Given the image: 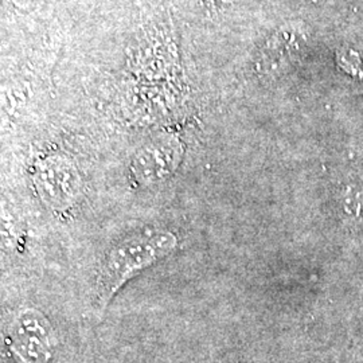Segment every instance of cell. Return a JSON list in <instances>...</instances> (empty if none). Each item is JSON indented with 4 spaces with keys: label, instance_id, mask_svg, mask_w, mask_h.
<instances>
[{
    "label": "cell",
    "instance_id": "obj_1",
    "mask_svg": "<svg viewBox=\"0 0 363 363\" xmlns=\"http://www.w3.org/2000/svg\"><path fill=\"white\" fill-rule=\"evenodd\" d=\"M178 247V237L169 230L147 228L127 234L105 255L99 277V301L104 307L118 291L139 273L171 256Z\"/></svg>",
    "mask_w": 363,
    "mask_h": 363
},
{
    "label": "cell",
    "instance_id": "obj_2",
    "mask_svg": "<svg viewBox=\"0 0 363 363\" xmlns=\"http://www.w3.org/2000/svg\"><path fill=\"white\" fill-rule=\"evenodd\" d=\"M9 347L19 363H49L52 354V325L35 308L13 313L9 331Z\"/></svg>",
    "mask_w": 363,
    "mask_h": 363
},
{
    "label": "cell",
    "instance_id": "obj_3",
    "mask_svg": "<svg viewBox=\"0 0 363 363\" xmlns=\"http://www.w3.org/2000/svg\"><path fill=\"white\" fill-rule=\"evenodd\" d=\"M33 178L37 193L48 208L67 211L77 203L81 178L73 162L65 156H48L39 160Z\"/></svg>",
    "mask_w": 363,
    "mask_h": 363
},
{
    "label": "cell",
    "instance_id": "obj_4",
    "mask_svg": "<svg viewBox=\"0 0 363 363\" xmlns=\"http://www.w3.org/2000/svg\"><path fill=\"white\" fill-rule=\"evenodd\" d=\"M181 156V144L175 138H156L133 156L132 175L138 184L143 186L166 179L178 167Z\"/></svg>",
    "mask_w": 363,
    "mask_h": 363
},
{
    "label": "cell",
    "instance_id": "obj_5",
    "mask_svg": "<svg viewBox=\"0 0 363 363\" xmlns=\"http://www.w3.org/2000/svg\"><path fill=\"white\" fill-rule=\"evenodd\" d=\"M333 206L340 226L363 238V177L347 174L339 178L333 191Z\"/></svg>",
    "mask_w": 363,
    "mask_h": 363
},
{
    "label": "cell",
    "instance_id": "obj_6",
    "mask_svg": "<svg viewBox=\"0 0 363 363\" xmlns=\"http://www.w3.org/2000/svg\"><path fill=\"white\" fill-rule=\"evenodd\" d=\"M307 33L298 25H289L277 30L264 46L259 66L264 72H277L298 58L301 48L307 43Z\"/></svg>",
    "mask_w": 363,
    "mask_h": 363
},
{
    "label": "cell",
    "instance_id": "obj_7",
    "mask_svg": "<svg viewBox=\"0 0 363 363\" xmlns=\"http://www.w3.org/2000/svg\"><path fill=\"white\" fill-rule=\"evenodd\" d=\"M339 66H342L351 76L363 78V52L361 50H345L339 54Z\"/></svg>",
    "mask_w": 363,
    "mask_h": 363
},
{
    "label": "cell",
    "instance_id": "obj_8",
    "mask_svg": "<svg viewBox=\"0 0 363 363\" xmlns=\"http://www.w3.org/2000/svg\"><path fill=\"white\" fill-rule=\"evenodd\" d=\"M211 3H217V4H226V3H232L234 0H208Z\"/></svg>",
    "mask_w": 363,
    "mask_h": 363
}]
</instances>
